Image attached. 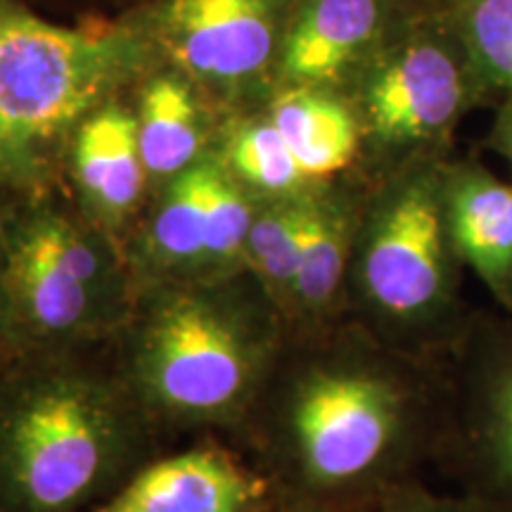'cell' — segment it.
I'll use <instances>...</instances> for the list:
<instances>
[{"label":"cell","mask_w":512,"mask_h":512,"mask_svg":"<svg viewBox=\"0 0 512 512\" xmlns=\"http://www.w3.org/2000/svg\"><path fill=\"white\" fill-rule=\"evenodd\" d=\"M446 418V363L389 347L344 316L290 330L238 434L283 494L370 503L439 460Z\"/></svg>","instance_id":"obj_1"},{"label":"cell","mask_w":512,"mask_h":512,"mask_svg":"<svg viewBox=\"0 0 512 512\" xmlns=\"http://www.w3.org/2000/svg\"><path fill=\"white\" fill-rule=\"evenodd\" d=\"M105 344L0 358L3 512H88L157 453Z\"/></svg>","instance_id":"obj_2"},{"label":"cell","mask_w":512,"mask_h":512,"mask_svg":"<svg viewBox=\"0 0 512 512\" xmlns=\"http://www.w3.org/2000/svg\"><path fill=\"white\" fill-rule=\"evenodd\" d=\"M290 325L249 273L138 287L110 342L155 427L240 432Z\"/></svg>","instance_id":"obj_3"},{"label":"cell","mask_w":512,"mask_h":512,"mask_svg":"<svg viewBox=\"0 0 512 512\" xmlns=\"http://www.w3.org/2000/svg\"><path fill=\"white\" fill-rule=\"evenodd\" d=\"M157 55L128 12L50 22L27 0H0V195L67 192L76 131L131 95Z\"/></svg>","instance_id":"obj_4"},{"label":"cell","mask_w":512,"mask_h":512,"mask_svg":"<svg viewBox=\"0 0 512 512\" xmlns=\"http://www.w3.org/2000/svg\"><path fill=\"white\" fill-rule=\"evenodd\" d=\"M444 166L415 159L363 190L347 275V318L434 363H448L475 316L448 233Z\"/></svg>","instance_id":"obj_5"},{"label":"cell","mask_w":512,"mask_h":512,"mask_svg":"<svg viewBox=\"0 0 512 512\" xmlns=\"http://www.w3.org/2000/svg\"><path fill=\"white\" fill-rule=\"evenodd\" d=\"M136 292L124 247L81 216L67 192L5 197L10 351L112 342Z\"/></svg>","instance_id":"obj_6"},{"label":"cell","mask_w":512,"mask_h":512,"mask_svg":"<svg viewBox=\"0 0 512 512\" xmlns=\"http://www.w3.org/2000/svg\"><path fill=\"white\" fill-rule=\"evenodd\" d=\"M294 0H140L136 19L157 62L195 83L223 117L261 110L278 91Z\"/></svg>","instance_id":"obj_7"},{"label":"cell","mask_w":512,"mask_h":512,"mask_svg":"<svg viewBox=\"0 0 512 512\" xmlns=\"http://www.w3.org/2000/svg\"><path fill=\"white\" fill-rule=\"evenodd\" d=\"M347 95L361 121V164H373L377 176L434 157L470 102L465 72L451 50L415 34L384 43Z\"/></svg>","instance_id":"obj_8"},{"label":"cell","mask_w":512,"mask_h":512,"mask_svg":"<svg viewBox=\"0 0 512 512\" xmlns=\"http://www.w3.org/2000/svg\"><path fill=\"white\" fill-rule=\"evenodd\" d=\"M446 375L439 460L453 465L465 491L512 512V320L475 313Z\"/></svg>","instance_id":"obj_9"},{"label":"cell","mask_w":512,"mask_h":512,"mask_svg":"<svg viewBox=\"0 0 512 512\" xmlns=\"http://www.w3.org/2000/svg\"><path fill=\"white\" fill-rule=\"evenodd\" d=\"M275 496L254 460L207 441L155 453L88 512H264Z\"/></svg>","instance_id":"obj_10"},{"label":"cell","mask_w":512,"mask_h":512,"mask_svg":"<svg viewBox=\"0 0 512 512\" xmlns=\"http://www.w3.org/2000/svg\"><path fill=\"white\" fill-rule=\"evenodd\" d=\"M67 195L81 216L126 252L152 197L131 95L107 102L76 131L67 162Z\"/></svg>","instance_id":"obj_11"},{"label":"cell","mask_w":512,"mask_h":512,"mask_svg":"<svg viewBox=\"0 0 512 512\" xmlns=\"http://www.w3.org/2000/svg\"><path fill=\"white\" fill-rule=\"evenodd\" d=\"M387 38V0H294L278 64L280 86L347 93Z\"/></svg>","instance_id":"obj_12"},{"label":"cell","mask_w":512,"mask_h":512,"mask_svg":"<svg viewBox=\"0 0 512 512\" xmlns=\"http://www.w3.org/2000/svg\"><path fill=\"white\" fill-rule=\"evenodd\" d=\"M363 190L339 178L304 192L290 330L320 328L347 316V275Z\"/></svg>","instance_id":"obj_13"},{"label":"cell","mask_w":512,"mask_h":512,"mask_svg":"<svg viewBox=\"0 0 512 512\" xmlns=\"http://www.w3.org/2000/svg\"><path fill=\"white\" fill-rule=\"evenodd\" d=\"M207 157L152 192L145 214L126 242L136 290L214 280L209 266Z\"/></svg>","instance_id":"obj_14"},{"label":"cell","mask_w":512,"mask_h":512,"mask_svg":"<svg viewBox=\"0 0 512 512\" xmlns=\"http://www.w3.org/2000/svg\"><path fill=\"white\" fill-rule=\"evenodd\" d=\"M152 192L214 152L223 114L174 67L155 64L131 91Z\"/></svg>","instance_id":"obj_15"},{"label":"cell","mask_w":512,"mask_h":512,"mask_svg":"<svg viewBox=\"0 0 512 512\" xmlns=\"http://www.w3.org/2000/svg\"><path fill=\"white\" fill-rule=\"evenodd\" d=\"M444 209L463 266L512 313V185L482 164H446Z\"/></svg>","instance_id":"obj_16"},{"label":"cell","mask_w":512,"mask_h":512,"mask_svg":"<svg viewBox=\"0 0 512 512\" xmlns=\"http://www.w3.org/2000/svg\"><path fill=\"white\" fill-rule=\"evenodd\" d=\"M264 110L313 185L347 178L361 164V121L347 93L280 86Z\"/></svg>","instance_id":"obj_17"},{"label":"cell","mask_w":512,"mask_h":512,"mask_svg":"<svg viewBox=\"0 0 512 512\" xmlns=\"http://www.w3.org/2000/svg\"><path fill=\"white\" fill-rule=\"evenodd\" d=\"M214 152L256 200L294 197L316 188L264 107L223 119Z\"/></svg>","instance_id":"obj_18"},{"label":"cell","mask_w":512,"mask_h":512,"mask_svg":"<svg viewBox=\"0 0 512 512\" xmlns=\"http://www.w3.org/2000/svg\"><path fill=\"white\" fill-rule=\"evenodd\" d=\"M302 195L256 202L247 238V273L264 287L287 325L294 318V290L299 271Z\"/></svg>","instance_id":"obj_19"},{"label":"cell","mask_w":512,"mask_h":512,"mask_svg":"<svg viewBox=\"0 0 512 512\" xmlns=\"http://www.w3.org/2000/svg\"><path fill=\"white\" fill-rule=\"evenodd\" d=\"M465 29L482 72L512 93V0H472Z\"/></svg>","instance_id":"obj_20"},{"label":"cell","mask_w":512,"mask_h":512,"mask_svg":"<svg viewBox=\"0 0 512 512\" xmlns=\"http://www.w3.org/2000/svg\"><path fill=\"white\" fill-rule=\"evenodd\" d=\"M373 512H505L496 503L465 491L463 496L437 494L418 479H403L380 491L370 505Z\"/></svg>","instance_id":"obj_21"},{"label":"cell","mask_w":512,"mask_h":512,"mask_svg":"<svg viewBox=\"0 0 512 512\" xmlns=\"http://www.w3.org/2000/svg\"><path fill=\"white\" fill-rule=\"evenodd\" d=\"M29 5H46V8L55 10H67L79 15L81 19L86 17H119L124 12L133 10L140 0H27Z\"/></svg>","instance_id":"obj_22"},{"label":"cell","mask_w":512,"mask_h":512,"mask_svg":"<svg viewBox=\"0 0 512 512\" xmlns=\"http://www.w3.org/2000/svg\"><path fill=\"white\" fill-rule=\"evenodd\" d=\"M370 503H344V501H323V498H306L278 491L271 505L264 512H373Z\"/></svg>","instance_id":"obj_23"},{"label":"cell","mask_w":512,"mask_h":512,"mask_svg":"<svg viewBox=\"0 0 512 512\" xmlns=\"http://www.w3.org/2000/svg\"><path fill=\"white\" fill-rule=\"evenodd\" d=\"M491 145L505 157V162L512 166V95L505 102L501 114H498L494 133H491Z\"/></svg>","instance_id":"obj_24"},{"label":"cell","mask_w":512,"mask_h":512,"mask_svg":"<svg viewBox=\"0 0 512 512\" xmlns=\"http://www.w3.org/2000/svg\"><path fill=\"white\" fill-rule=\"evenodd\" d=\"M5 320H8V299H5V197L0 195V347H5Z\"/></svg>","instance_id":"obj_25"},{"label":"cell","mask_w":512,"mask_h":512,"mask_svg":"<svg viewBox=\"0 0 512 512\" xmlns=\"http://www.w3.org/2000/svg\"><path fill=\"white\" fill-rule=\"evenodd\" d=\"M5 351H8V349H5V347H0V358H3V356H5Z\"/></svg>","instance_id":"obj_26"},{"label":"cell","mask_w":512,"mask_h":512,"mask_svg":"<svg viewBox=\"0 0 512 512\" xmlns=\"http://www.w3.org/2000/svg\"><path fill=\"white\" fill-rule=\"evenodd\" d=\"M0 512H3V510H0Z\"/></svg>","instance_id":"obj_27"}]
</instances>
